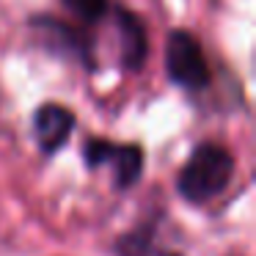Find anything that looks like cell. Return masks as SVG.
<instances>
[{
  "label": "cell",
  "instance_id": "cell-4",
  "mask_svg": "<svg viewBox=\"0 0 256 256\" xmlns=\"http://www.w3.org/2000/svg\"><path fill=\"white\" fill-rule=\"evenodd\" d=\"M72 130H74V113L64 105H56V102L42 105L34 116L36 144H39L42 152H47V154H56V152L69 140Z\"/></svg>",
  "mask_w": 256,
  "mask_h": 256
},
{
  "label": "cell",
  "instance_id": "cell-2",
  "mask_svg": "<svg viewBox=\"0 0 256 256\" xmlns=\"http://www.w3.org/2000/svg\"><path fill=\"white\" fill-rule=\"evenodd\" d=\"M166 72L176 86L188 91H204L210 86V66L204 50L190 30H171L166 39Z\"/></svg>",
  "mask_w": 256,
  "mask_h": 256
},
{
  "label": "cell",
  "instance_id": "cell-3",
  "mask_svg": "<svg viewBox=\"0 0 256 256\" xmlns=\"http://www.w3.org/2000/svg\"><path fill=\"white\" fill-rule=\"evenodd\" d=\"M86 162L91 168L108 166L113 171L116 190H127L144 174V149L135 144H113L105 138H88L86 140Z\"/></svg>",
  "mask_w": 256,
  "mask_h": 256
},
{
  "label": "cell",
  "instance_id": "cell-5",
  "mask_svg": "<svg viewBox=\"0 0 256 256\" xmlns=\"http://www.w3.org/2000/svg\"><path fill=\"white\" fill-rule=\"evenodd\" d=\"M30 25H34L36 36H39L42 42H47L56 52H61V56H74V61L86 64V66L91 64L88 39H86L83 34H78L72 25L58 22V20H52V17H36Z\"/></svg>",
  "mask_w": 256,
  "mask_h": 256
},
{
  "label": "cell",
  "instance_id": "cell-8",
  "mask_svg": "<svg viewBox=\"0 0 256 256\" xmlns=\"http://www.w3.org/2000/svg\"><path fill=\"white\" fill-rule=\"evenodd\" d=\"M61 3L66 6V12L72 14L74 20H80V22H86V25L100 22L108 14V0H61Z\"/></svg>",
  "mask_w": 256,
  "mask_h": 256
},
{
  "label": "cell",
  "instance_id": "cell-9",
  "mask_svg": "<svg viewBox=\"0 0 256 256\" xmlns=\"http://www.w3.org/2000/svg\"><path fill=\"white\" fill-rule=\"evenodd\" d=\"M232 256H237V254H232Z\"/></svg>",
  "mask_w": 256,
  "mask_h": 256
},
{
  "label": "cell",
  "instance_id": "cell-1",
  "mask_svg": "<svg viewBox=\"0 0 256 256\" xmlns=\"http://www.w3.org/2000/svg\"><path fill=\"white\" fill-rule=\"evenodd\" d=\"M234 174V157L218 144H201L196 152L184 160L179 171L176 188L184 201L190 204H204L215 198L218 193L228 188Z\"/></svg>",
  "mask_w": 256,
  "mask_h": 256
},
{
  "label": "cell",
  "instance_id": "cell-6",
  "mask_svg": "<svg viewBox=\"0 0 256 256\" xmlns=\"http://www.w3.org/2000/svg\"><path fill=\"white\" fill-rule=\"evenodd\" d=\"M118 39H122V64L130 72H138L149 56V39H146V25L127 8H116Z\"/></svg>",
  "mask_w": 256,
  "mask_h": 256
},
{
  "label": "cell",
  "instance_id": "cell-7",
  "mask_svg": "<svg viewBox=\"0 0 256 256\" xmlns=\"http://www.w3.org/2000/svg\"><path fill=\"white\" fill-rule=\"evenodd\" d=\"M118 256H182L179 250L168 248L160 242V232L154 223H140V226L130 228L127 234H122L116 242Z\"/></svg>",
  "mask_w": 256,
  "mask_h": 256
}]
</instances>
